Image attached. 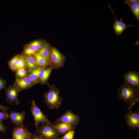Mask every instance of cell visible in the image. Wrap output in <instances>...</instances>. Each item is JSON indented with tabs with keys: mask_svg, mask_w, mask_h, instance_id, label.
<instances>
[{
	"mask_svg": "<svg viewBox=\"0 0 139 139\" xmlns=\"http://www.w3.org/2000/svg\"><path fill=\"white\" fill-rule=\"evenodd\" d=\"M46 43L42 40H37L32 41L27 44L36 49L38 52Z\"/></svg>",
	"mask_w": 139,
	"mask_h": 139,
	"instance_id": "obj_22",
	"label": "cell"
},
{
	"mask_svg": "<svg viewBox=\"0 0 139 139\" xmlns=\"http://www.w3.org/2000/svg\"><path fill=\"white\" fill-rule=\"evenodd\" d=\"M14 84L20 91L27 89L34 85L29 80L28 76L22 78H15Z\"/></svg>",
	"mask_w": 139,
	"mask_h": 139,
	"instance_id": "obj_14",
	"label": "cell"
},
{
	"mask_svg": "<svg viewBox=\"0 0 139 139\" xmlns=\"http://www.w3.org/2000/svg\"><path fill=\"white\" fill-rule=\"evenodd\" d=\"M16 78H22L28 76L29 72L27 68H22L17 70L15 71Z\"/></svg>",
	"mask_w": 139,
	"mask_h": 139,
	"instance_id": "obj_23",
	"label": "cell"
},
{
	"mask_svg": "<svg viewBox=\"0 0 139 139\" xmlns=\"http://www.w3.org/2000/svg\"><path fill=\"white\" fill-rule=\"evenodd\" d=\"M126 123L129 128L137 130L139 128V111H132L131 110L125 115Z\"/></svg>",
	"mask_w": 139,
	"mask_h": 139,
	"instance_id": "obj_7",
	"label": "cell"
},
{
	"mask_svg": "<svg viewBox=\"0 0 139 139\" xmlns=\"http://www.w3.org/2000/svg\"><path fill=\"white\" fill-rule=\"evenodd\" d=\"M33 55L35 57L36 63L38 66L43 67L49 66V62L37 53Z\"/></svg>",
	"mask_w": 139,
	"mask_h": 139,
	"instance_id": "obj_20",
	"label": "cell"
},
{
	"mask_svg": "<svg viewBox=\"0 0 139 139\" xmlns=\"http://www.w3.org/2000/svg\"><path fill=\"white\" fill-rule=\"evenodd\" d=\"M80 120V117L77 114L68 110L63 115L57 118L55 121V124L60 123H65L71 124L76 127Z\"/></svg>",
	"mask_w": 139,
	"mask_h": 139,
	"instance_id": "obj_6",
	"label": "cell"
},
{
	"mask_svg": "<svg viewBox=\"0 0 139 139\" xmlns=\"http://www.w3.org/2000/svg\"><path fill=\"white\" fill-rule=\"evenodd\" d=\"M35 133L45 139H58L59 136L51 123H42Z\"/></svg>",
	"mask_w": 139,
	"mask_h": 139,
	"instance_id": "obj_3",
	"label": "cell"
},
{
	"mask_svg": "<svg viewBox=\"0 0 139 139\" xmlns=\"http://www.w3.org/2000/svg\"><path fill=\"white\" fill-rule=\"evenodd\" d=\"M5 90L6 101L8 103L11 105L13 103L19 105L20 101L18 99V96L21 91L14 84L9 86Z\"/></svg>",
	"mask_w": 139,
	"mask_h": 139,
	"instance_id": "obj_8",
	"label": "cell"
},
{
	"mask_svg": "<svg viewBox=\"0 0 139 139\" xmlns=\"http://www.w3.org/2000/svg\"><path fill=\"white\" fill-rule=\"evenodd\" d=\"M9 118L8 115L3 111H0V121H2L8 119Z\"/></svg>",
	"mask_w": 139,
	"mask_h": 139,
	"instance_id": "obj_26",
	"label": "cell"
},
{
	"mask_svg": "<svg viewBox=\"0 0 139 139\" xmlns=\"http://www.w3.org/2000/svg\"><path fill=\"white\" fill-rule=\"evenodd\" d=\"M23 56V59L26 64L29 73L38 67L36 64L35 58L33 55Z\"/></svg>",
	"mask_w": 139,
	"mask_h": 139,
	"instance_id": "obj_17",
	"label": "cell"
},
{
	"mask_svg": "<svg viewBox=\"0 0 139 139\" xmlns=\"http://www.w3.org/2000/svg\"><path fill=\"white\" fill-rule=\"evenodd\" d=\"M8 64L9 68L13 71L21 68H27L26 64L21 54H18L13 57L8 61Z\"/></svg>",
	"mask_w": 139,
	"mask_h": 139,
	"instance_id": "obj_10",
	"label": "cell"
},
{
	"mask_svg": "<svg viewBox=\"0 0 139 139\" xmlns=\"http://www.w3.org/2000/svg\"><path fill=\"white\" fill-rule=\"evenodd\" d=\"M75 133L74 130L70 131L66 133L62 137L58 139H74Z\"/></svg>",
	"mask_w": 139,
	"mask_h": 139,
	"instance_id": "obj_24",
	"label": "cell"
},
{
	"mask_svg": "<svg viewBox=\"0 0 139 139\" xmlns=\"http://www.w3.org/2000/svg\"><path fill=\"white\" fill-rule=\"evenodd\" d=\"M9 109V108L8 107L2 106L0 104V109L6 114H8V112Z\"/></svg>",
	"mask_w": 139,
	"mask_h": 139,
	"instance_id": "obj_28",
	"label": "cell"
},
{
	"mask_svg": "<svg viewBox=\"0 0 139 139\" xmlns=\"http://www.w3.org/2000/svg\"><path fill=\"white\" fill-rule=\"evenodd\" d=\"M25 114L24 111L21 112L13 111L10 113L8 116L12 123L14 124L16 126L21 127L23 125V123L25 119Z\"/></svg>",
	"mask_w": 139,
	"mask_h": 139,
	"instance_id": "obj_13",
	"label": "cell"
},
{
	"mask_svg": "<svg viewBox=\"0 0 139 139\" xmlns=\"http://www.w3.org/2000/svg\"><path fill=\"white\" fill-rule=\"evenodd\" d=\"M12 139H32V135L24 125L14 127L12 133Z\"/></svg>",
	"mask_w": 139,
	"mask_h": 139,
	"instance_id": "obj_11",
	"label": "cell"
},
{
	"mask_svg": "<svg viewBox=\"0 0 139 139\" xmlns=\"http://www.w3.org/2000/svg\"><path fill=\"white\" fill-rule=\"evenodd\" d=\"M45 67L38 66L32 70L29 73L28 77L34 85L39 83L38 77L39 73L41 70Z\"/></svg>",
	"mask_w": 139,
	"mask_h": 139,
	"instance_id": "obj_18",
	"label": "cell"
},
{
	"mask_svg": "<svg viewBox=\"0 0 139 139\" xmlns=\"http://www.w3.org/2000/svg\"><path fill=\"white\" fill-rule=\"evenodd\" d=\"M108 6L112 11L115 19V21L113 25V29L115 34L117 36L121 35L125 30L128 27H138L132 24H127L124 23L123 21L122 18L120 20H118L115 15V13L113 11L110 6L108 4Z\"/></svg>",
	"mask_w": 139,
	"mask_h": 139,
	"instance_id": "obj_12",
	"label": "cell"
},
{
	"mask_svg": "<svg viewBox=\"0 0 139 139\" xmlns=\"http://www.w3.org/2000/svg\"><path fill=\"white\" fill-rule=\"evenodd\" d=\"M119 99L128 105V110H131L139 102V90L124 83L119 86L117 91Z\"/></svg>",
	"mask_w": 139,
	"mask_h": 139,
	"instance_id": "obj_1",
	"label": "cell"
},
{
	"mask_svg": "<svg viewBox=\"0 0 139 139\" xmlns=\"http://www.w3.org/2000/svg\"><path fill=\"white\" fill-rule=\"evenodd\" d=\"M128 6L133 15L139 21V2L126 4Z\"/></svg>",
	"mask_w": 139,
	"mask_h": 139,
	"instance_id": "obj_21",
	"label": "cell"
},
{
	"mask_svg": "<svg viewBox=\"0 0 139 139\" xmlns=\"http://www.w3.org/2000/svg\"><path fill=\"white\" fill-rule=\"evenodd\" d=\"M139 2V0H125L124 3L125 4L128 3H133Z\"/></svg>",
	"mask_w": 139,
	"mask_h": 139,
	"instance_id": "obj_30",
	"label": "cell"
},
{
	"mask_svg": "<svg viewBox=\"0 0 139 139\" xmlns=\"http://www.w3.org/2000/svg\"><path fill=\"white\" fill-rule=\"evenodd\" d=\"M51 48V47L49 45L46 43L42 48L37 52L41 56L46 59L49 63Z\"/></svg>",
	"mask_w": 139,
	"mask_h": 139,
	"instance_id": "obj_19",
	"label": "cell"
},
{
	"mask_svg": "<svg viewBox=\"0 0 139 139\" xmlns=\"http://www.w3.org/2000/svg\"><path fill=\"white\" fill-rule=\"evenodd\" d=\"M30 111L34 118L36 132L41 123H51L47 116L41 111L33 100L32 101Z\"/></svg>",
	"mask_w": 139,
	"mask_h": 139,
	"instance_id": "obj_4",
	"label": "cell"
},
{
	"mask_svg": "<svg viewBox=\"0 0 139 139\" xmlns=\"http://www.w3.org/2000/svg\"><path fill=\"white\" fill-rule=\"evenodd\" d=\"M32 139H45L41 136L35 134L32 135Z\"/></svg>",
	"mask_w": 139,
	"mask_h": 139,
	"instance_id": "obj_29",
	"label": "cell"
},
{
	"mask_svg": "<svg viewBox=\"0 0 139 139\" xmlns=\"http://www.w3.org/2000/svg\"><path fill=\"white\" fill-rule=\"evenodd\" d=\"M124 83L139 90V74L137 72L128 71L123 75Z\"/></svg>",
	"mask_w": 139,
	"mask_h": 139,
	"instance_id": "obj_9",
	"label": "cell"
},
{
	"mask_svg": "<svg viewBox=\"0 0 139 139\" xmlns=\"http://www.w3.org/2000/svg\"><path fill=\"white\" fill-rule=\"evenodd\" d=\"M53 126L59 135L64 134L70 131L74 130L76 127L71 124L65 123L55 124Z\"/></svg>",
	"mask_w": 139,
	"mask_h": 139,
	"instance_id": "obj_16",
	"label": "cell"
},
{
	"mask_svg": "<svg viewBox=\"0 0 139 139\" xmlns=\"http://www.w3.org/2000/svg\"><path fill=\"white\" fill-rule=\"evenodd\" d=\"M65 58L56 48L51 47L50 65L53 69H57L63 67Z\"/></svg>",
	"mask_w": 139,
	"mask_h": 139,
	"instance_id": "obj_5",
	"label": "cell"
},
{
	"mask_svg": "<svg viewBox=\"0 0 139 139\" xmlns=\"http://www.w3.org/2000/svg\"><path fill=\"white\" fill-rule=\"evenodd\" d=\"M6 130V127L0 121V133H4Z\"/></svg>",
	"mask_w": 139,
	"mask_h": 139,
	"instance_id": "obj_27",
	"label": "cell"
},
{
	"mask_svg": "<svg viewBox=\"0 0 139 139\" xmlns=\"http://www.w3.org/2000/svg\"><path fill=\"white\" fill-rule=\"evenodd\" d=\"M47 84L49 90L44 94L45 102L49 109L58 108L63 101L62 98L60 95V91L54 85Z\"/></svg>",
	"mask_w": 139,
	"mask_h": 139,
	"instance_id": "obj_2",
	"label": "cell"
},
{
	"mask_svg": "<svg viewBox=\"0 0 139 139\" xmlns=\"http://www.w3.org/2000/svg\"><path fill=\"white\" fill-rule=\"evenodd\" d=\"M53 69L50 66L45 67L40 71L38 77V83L41 85L47 84L51 73Z\"/></svg>",
	"mask_w": 139,
	"mask_h": 139,
	"instance_id": "obj_15",
	"label": "cell"
},
{
	"mask_svg": "<svg viewBox=\"0 0 139 139\" xmlns=\"http://www.w3.org/2000/svg\"><path fill=\"white\" fill-rule=\"evenodd\" d=\"M6 80L3 79L0 76V91L3 89L5 90L6 89Z\"/></svg>",
	"mask_w": 139,
	"mask_h": 139,
	"instance_id": "obj_25",
	"label": "cell"
}]
</instances>
